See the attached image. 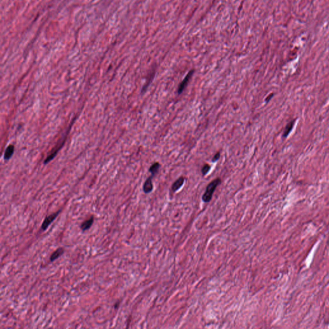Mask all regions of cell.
<instances>
[{"label": "cell", "mask_w": 329, "mask_h": 329, "mask_svg": "<svg viewBox=\"0 0 329 329\" xmlns=\"http://www.w3.org/2000/svg\"><path fill=\"white\" fill-rule=\"evenodd\" d=\"M76 118H77V117H75L73 120V122H71V124L69 125V128H68V129L66 131V132L64 133L63 136L60 138V139L59 140V141L58 142L57 144L55 146V147L51 151H50V153L48 154V155L47 156V157L46 158V159L44 161V164H48V163H50V161H52L55 158V156L58 154L59 150L62 149V147L63 146H64L65 144L66 143V139L68 138V134L70 133V131L71 130V128L72 127V125H73L75 120H76Z\"/></svg>", "instance_id": "1"}, {"label": "cell", "mask_w": 329, "mask_h": 329, "mask_svg": "<svg viewBox=\"0 0 329 329\" xmlns=\"http://www.w3.org/2000/svg\"><path fill=\"white\" fill-rule=\"evenodd\" d=\"M221 180L219 178L215 179L212 181H211L207 186L206 188V191L205 194H203L202 197V199L203 201L204 202H209L213 197V194L214 193L215 191H216V188L221 185Z\"/></svg>", "instance_id": "2"}, {"label": "cell", "mask_w": 329, "mask_h": 329, "mask_svg": "<svg viewBox=\"0 0 329 329\" xmlns=\"http://www.w3.org/2000/svg\"><path fill=\"white\" fill-rule=\"evenodd\" d=\"M60 211H61V210L57 211V212H55L54 213H52V214L49 215V216H46L44 218V221H43V222L42 223V225H41V229H42L43 231H45L48 228V227H49V226L51 224V223L57 218V217L58 216V215L60 213Z\"/></svg>", "instance_id": "3"}, {"label": "cell", "mask_w": 329, "mask_h": 329, "mask_svg": "<svg viewBox=\"0 0 329 329\" xmlns=\"http://www.w3.org/2000/svg\"><path fill=\"white\" fill-rule=\"evenodd\" d=\"M194 73V70H192L190 71L187 75H186V77L184 78V79L182 81V82L180 84L179 86H178V93L179 95H180L181 93H182L185 89L186 88L188 82L190 81V80H191V79L192 78V77L193 76V74Z\"/></svg>", "instance_id": "4"}, {"label": "cell", "mask_w": 329, "mask_h": 329, "mask_svg": "<svg viewBox=\"0 0 329 329\" xmlns=\"http://www.w3.org/2000/svg\"><path fill=\"white\" fill-rule=\"evenodd\" d=\"M153 175L150 176L145 181L143 186V191L145 194H149L153 191V184L152 181L153 179Z\"/></svg>", "instance_id": "5"}, {"label": "cell", "mask_w": 329, "mask_h": 329, "mask_svg": "<svg viewBox=\"0 0 329 329\" xmlns=\"http://www.w3.org/2000/svg\"><path fill=\"white\" fill-rule=\"evenodd\" d=\"M185 179L184 177H180L178 180H177L172 185V191L175 192L178 191V190L185 183Z\"/></svg>", "instance_id": "6"}, {"label": "cell", "mask_w": 329, "mask_h": 329, "mask_svg": "<svg viewBox=\"0 0 329 329\" xmlns=\"http://www.w3.org/2000/svg\"><path fill=\"white\" fill-rule=\"evenodd\" d=\"M93 222H94V217L92 216L90 219H88L87 220H86L84 222H83L81 224V229L83 232H85V231H86L87 230H89L90 227H91L92 224H93Z\"/></svg>", "instance_id": "7"}, {"label": "cell", "mask_w": 329, "mask_h": 329, "mask_svg": "<svg viewBox=\"0 0 329 329\" xmlns=\"http://www.w3.org/2000/svg\"><path fill=\"white\" fill-rule=\"evenodd\" d=\"M14 150H15L14 146L12 145H10L7 147L5 152V154H4L5 160L8 161L12 158V156H13L14 153Z\"/></svg>", "instance_id": "8"}, {"label": "cell", "mask_w": 329, "mask_h": 329, "mask_svg": "<svg viewBox=\"0 0 329 329\" xmlns=\"http://www.w3.org/2000/svg\"><path fill=\"white\" fill-rule=\"evenodd\" d=\"M64 252H65V249H63L62 248H59L57 249H56L53 253L52 254V255L50 256V262H54L55 260H57V258H59L62 255H63V253H64Z\"/></svg>", "instance_id": "9"}, {"label": "cell", "mask_w": 329, "mask_h": 329, "mask_svg": "<svg viewBox=\"0 0 329 329\" xmlns=\"http://www.w3.org/2000/svg\"><path fill=\"white\" fill-rule=\"evenodd\" d=\"M159 168H160V164L158 162H156L150 166L149 169V172L151 173L152 175L154 176L158 172Z\"/></svg>", "instance_id": "10"}, {"label": "cell", "mask_w": 329, "mask_h": 329, "mask_svg": "<svg viewBox=\"0 0 329 329\" xmlns=\"http://www.w3.org/2000/svg\"><path fill=\"white\" fill-rule=\"evenodd\" d=\"M293 125H294V122H290L289 124L287 125L286 128L285 129V131H284V134H283V136L284 138L287 137V136H288L289 134L290 133V131H291L293 128Z\"/></svg>", "instance_id": "11"}, {"label": "cell", "mask_w": 329, "mask_h": 329, "mask_svg": "<svg viewBox=\"0 0 329 329\" xmlns=\"http://www.w3.org/2000/svg\"><path fill=\"white\" fill-rule=\"evenodd\" d=\"M210 169H211V167H210V165H209L208 164H205V165H204L203 167H202V169H201V172H202V175H206V174L209 172V171L210 170Z\"/></svg>", "instance_id": "12"}, {"label": "cell", "mask_w": 329, "mask_h": 329, "mask_svg": "<svg viewBox=\"0 0 329 329\" xmlns=\"http://www.w3.org/2000/svg\"><path fill=\"white\" fill-rule=\"evenodd\" d=\"M220 156H221V153H219V152H218V153H216V154H215V155H214L213 158H212V162H213V163H215V162H216V161H218V160L219 159V158H220Z\"/></svg>", "instance_id": "13"}, {"label": "cell", "mask_w": 329, "mask_h": 329, "mask_svg": "<svg viewBox=\"0 0 329 329\" xmlns=\"http://www.w3.org/2000/svg\"><path fill=\"white\" fill-rule=\"evenodd\" d=\"M273 94L270 95H269V97H268V98H267L266 99H265V102H269V101L270 100V99H271V98L273 97Z\"/></svg>", "instance_id": "14"}, {"label": "cell", "mask_w": 329, "mask_h": 329, "mask_svg": "<svg viewBox=\"0 0 329 329\" xmlns=\"http://www.w3.org/2000/svg\"><path fill=\"white\" fill-rule=\"evenodd\" d=\"M118 306H119V303H117V304L115 306V308L117 309L118 308Z\"/></svg>", "instance_id": "15"}]
</instances>
